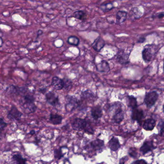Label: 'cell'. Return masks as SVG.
<instances>
[{
	"label": "cell",
	"instance_id": "40",
	"mask_svg": "<svg viewBox=\"0 0 164 164\" xmlns=\"http://www.w3.org/2000/svg\"><path fill=\"white\" fill-rule=\"evenodd\" d=\"M163 112H164V105H163Z\"/></svg>",
	"mask_w": 164,
	"mask_h": 164
},
{
	"label": "cell",
	"instance_id": "14",
	"mask_svg": "<svg viewBox=\"0 0 164 164\" xmlns=\"http://www.w3.org/2000/svg\"><path fill=\"white\" fill-rule=\"evenodd\" d=\"M97 70L100 72H107L110 70L108 63L105 60H103L100 63L96 65Z\"/></svg>",
	"mask_w": 164,
	"mask_h": 164
},
{
	"label": "cell",
	"instance_id": "13",
	"mask_svg": "<svg viewBox=\"0 0 164 164\" xmlns=\"http://www.w3.org/2000/svg\"><path fill=\"white\" fill-rule=\"evenodd\" d=\"M143 117V112L142 109H134L132 110L131 118L134 120H136L138 122H140Z\"/></svg>",
	"mask_w": 164,
	"mask_h": 164
},
{
	"label": "cell",
	"instance_id": "38",
	"mask_svg": "<svg viewBox=\"0 0 164 164\" xmlns=\"http://www.w3.org/2000/svg\"><path fill=\"white\" fill-rule=\"evenodd\" d=\"M35 131H31L30 132V134H31V135H33V134H35Z\"/></svg>",
	"mask_w": 164,
	"mask_h": 164
},
{
	"label": "cell",
	"instance_id": "2",
	"mask_svg": "<svg viewBox=\"0 0 164 164\" xmlns=\"http://www.w3.org/2000/svg\"><path fill=\"white\" fill-rule=\"evenodd\" d=\"M158 47L154 45H145L142 52V56L145 62H149L154 60L158 52Z\"/></svg>",
	"mask_w": 164,
	"mask_h": 164
},
{
	"label": "cell",
	"instance_id": "29",
	"mask_svg": "<svg viewBox=\"0 0 164 164\" xmlns=\"http://www.w3.org/2000/svg\"><path fill=\"white\" fill-rule=\"evenodd\" d=\"M54 157L56 159H60L63 156V154L62 153L61 149H56L54 152Z\"/></svg>",
	"mask_w": 164,
	"mask_h": 164
},
{
	"label": "cell",
	"instance_id": "21",
	"mask_svg": "<svg viewBox=\"0 0 164 164\" xmlns=\"http://www.w3.org/2000/svg\"><path fill=\"white\" fill-rule=\"evenodd\" d=\"M72 17L80 20L84 21L87 18V14L85 12L82 10H79L75 12Z\"/></svg>",
	"mask_w": 164,
	"mask_h": 164
},
{
	"label": "cell",
	"instance_id": "6",
	"mask_svg": "<svg viewBox=\"0 0 164 164\" xmlns=\"http://www.w3.org/2000/svg\"><path fill=\"white\" fill-rule=\"evenodd\" d=\"M45 98L46 102L53 107H57L60 105L58 96L53 92H49L46 93Z\"/></svg>",
	"mask_w": 164,
	"mask_h": 164
},
{
	"label": "cell",
	"instance_id": "16",
	"mask_svg": "<svg viewBox=\"0 0 164 164\" xmlns=\"http://www.w3.org/2000/svg\"><path fill=\"white\" fill-rule=\"evenodd\" d=\"M120 143L119 140L115 137H113L109 143V146L112 151H116L119 148Z\"/></svg>",
	"mask_w": 164,
	"mask_h": 164
},
{
	"label": "cell",
	"instance_id": "27",
	"mask_svg": "<svg viewBox=\"0 0 164 164\" xmlns=\"http://www.w3.org/2000/svg\"><path fill=\"white\" fill-rule=\"evenodd\" d=\"M159 134L161 136L164 137V120L160 121L158 125Z\"/></svg>",
	"mask_w": 164,
	"mask_h": 164
},
{
	"label": "cell",
	"instance_id": "18",
	"mask_svg": "<svg viewBox=\"0 0 164 164\" xmlns=\"http://www.w3.org/2000/svg\"><path fill=\"white\" fill-rule=\"evenodd\" d=\"M127 13L124 11H119L116 14V23L121 24L126 20Z\"/></svg>",
	"mask_w": 164,
	"mask_h": 164
},
{
	"label": "cell",
	"instance_id": "37",
	"mask_svg": "<svg viewBox=\"0 0 164 164\" xmlns=\"http://www.w3.org/2000/svg\"><path fill=\"white\" fill-rule=\"evenodd\" d=\"M145 41V38H141L139 39V41H138L139 42H141V43H143V42H144Z\"/></svg>",
	"mask_w": 164,
	"mask_h": 164
},
{
	"label": "cell",
	"instance_id": "11",
	"mask_svg": "<svg viewBox=\"0 0 164 164\" xmlns=\"http://www.w3.org/2000/svg\"><path fill=\"white\" fill-rule=\"evenodd\" d=\"M105 41L101 37H98L95 40L92 45V48L95 51L99 52L105 45Z\"/></svg>",
	"mask_w": 164,
	"mask_h": 164
},
{
	"label": "cell",
	"instance_id": "12",
	"mask_svg": "<svg viewBox=\"0 0 164 164\" xmlns=\"http://www.w3.org/2000/svg\"><path fill=\"white\" fill-rule=\"evenodd\" d=\"M91 115L94 119L97 120L101 118L103 115L101 107L99 105L92 107L91 109Z\"/></svg>",
	"mask_w": 164,
	"mask_h": 164
},
{
	"label": "cell",
	"instance_id": "41",
	"mask_svg": "<svg viewBox=\"0 0 164 164\" xmlns=\"http://www.w3.org/2000/svg\"><path fill=\"white\" fill-rule=\"evenodd\" d=\"M163 69H164V65H163Z\"/></svg>",
	"mask_w": 164,
	"mask_h": 164
},
{
	"label": "cell",
	"instance_id": "7",
	"mask_svg": "<svg viewBox=\"0 0 164 164\" xmlns=\"http://www.w3.org/2000/svg\"><path fill=\"white\" fill-rule=\"evenodd\" d=\"M115 107L113 119L115 123H119L124 119V113L122 111L120 103L119 104V103H118L115 104Z\"/></svg>",
	"mask_w": 164,
	"mask_h": 164
},
{
	"label": "cell",
	"instance_id": "26",
	"mask_svg": "<svg viewBox=\"0 0 164 164\" xmlns=\"http://www.w3.org/2000/svg\"><path fill=\"white\" fill-rule=\"evenodd\" d=\"M64 82V88L66 91H69L71 90L73 86V82L70 79L64 78L63 79Z\"/></svg>",
	"mask_w": 164,
	"mask_h": 164
},
{
	"label": "cell",
	"instance_id": "4",
	"mask_svg": "<svg viewBox=\"0 0 164 164\" xmlns=\"http://www.w3.org/2000/svg\"><path fill=\"white\" fill-rule=\"evenodd\" d=\"M65 98L67 101L65 104V109L68 112H72L80 106V101L75 97L67 96Z\"/></svg>",
	"mask_w": 164,
	"mask_h": 164
},
{
	"label": "cell",
	"instance_id": "23",
	"mask_svg": "<svg viewBox=\"0 0 164 164\" xmlns=\"http://www.w3.org/2000/svg\"><path fill=\"white\" fill-rule=\"evenodd\" d=\"M68 42L71 45L78 46L80 44V39L75 36H70L68 38Z\"/></svg>",
	"mask_w": 164,
	"mask_h": 164
},
{
	"label": "cell",
	"instance_id": "31",
	"mask_svg": "<svg viewBox=\"0 0 164 164\" xmlns=\"http://www.w3.org/2000/svg\"><path fill=\"white\" fill-rule=\"evenodd\" d=\"M7 124L6 123L5 121H3L2 118H1V132H2V131L3 130V129L6 127L7 126Z\"/></svg>",
	"mask_w": 164,
	"mask_h": 164
},
{
	"label": "cell",
	"instance_id": "20",
	"mask_svg": "<svg viewBox=\"0 0 164 164\" xmlns=\"http://www.w3.org/2000/svg\"><path fill=\"white\" fill-rule=\"evenodd\" d=\"M63 118L61 115L58 114H51L50 116V120L51 123L53 125H57L61 124Z\"/></svg>",
	"mask_w": 164,
	"mask_h": 164
},
{
	"label": "cell",
	"instance_id": "39",
	"mask_svg": "<svg viewBox=\"0 0 164 164\" xmlns=\"http://www.w3.org/2000/svg\"><path fill=\"white\" fill-rule=\"evenodd\" d=\"M1 47H2V38H1Z\"/></svg>",
	"mask_w": 164,
	"mask_h": 164
},
{
	"label": "cell",
	"instance_id": "28",
	"mask_svg": "<svg viewBox=\"0 0 164 164\" xmlns=\"http://www.w3.org/2000/svg\"><path fill=\"white\" fill-rule=\"evenodd\" d=\"M132 17H134L135 18H139L141 17V12L138 8H134L132 9V11L131 12Z\"/></svg>",
	"mask_w": 164,
	"mask_h": 164
},
{
	"label": "cell",
	"instance_id": "9",
	"mask_svg": "<svg viewBox=\"0 0 164 164\" xmlns=\"http://www.w3.org/2000/svg\"><path fill=\"white\" fill-rule=\"evenodd\" d=\"M51 85L55 90L57 91L61 90L63 89L64 86L63 79H61L58 76H53L52 79Z\"/></svg>",
	"mask_w": 164,
	"mask_h": 164
},
{
	"label": "cell",
	"instance_id": "24",
	"mask_svg": "<svg viewBox=\"0 0 164 164\" xmlns=\"http://www.w3.org/2000/svg\"><path fill=\"white\" fill-rule=\"evenodd\" d=\"M114 6L113 3L109 2V3H104L102 4L100 7V9L103 12H107L110 10L113 9Z\"/></svg>",
	"mask_w": 164,
	"mask_h": 164
},
{
	"label": "cell",
	"instance_id": "34",
	"mask_svg": "<svg viewBox=\"0 0 164 164\" xmlns=\"http://www.w3.org/2000/svg\"><path fill=\"white\" fill-rule=\"evenodd\" d=\"M39 91L41 93L45 94L46 92L47 89L46 88H41V89H39Z\"/></svg>",
	"mask_w": 164,
	"mask_h": 164
},
{
	"label": "cell",
	"instance_id": "8",
	"mask_svg": "<svg viewBox=\"0 0 164 164\" xmlns=\"http://www.w3.org/2000/svg\"><path fill=\"white\" fill-rule=\"evenodd\" d=\"M130 54L127 53L124 51L120 50L116 56V60L120 64H125L129 62Z\"/></svg>",
	"mask_w": 164,
	"mask_h": 164
},
{
	"label": "cell",
	"instance_id": "22",
	"mask_svg": "<svg viewBox=\"0 0 164 164\" xmlns=\"http://www.w3.org/2000/svg\"><path fill=\"white\" fill-rule=\"evenodd\" d=\"M127 104L129 107L132 109V110L137 107V102L136 98L133 96H129L127 97Z\"/></svg>",
	"mask_w": 164,
	"mask_h": 164
},
{
	"label": "cell",
	"instance_id": "17",
	"mask_svg": "<svg viewBox=\"0 0 164 164\" xmlns=\"http://www.w3.org/2000/svg\"><path fill=\"white\" fill-rule=\"evenodd\" d=\"M155 126V121L153 119H148L144 121L143 127L146 131H152Z\"/></svg>",
	"mask_w": 164,
	"mask_h": 164
},
{
	"label": "cell",
	"instance_id": "19",
	"mask_svg": "<svg viewBox=\"0 0 164 164\" xmlns=\"http://www.w3.org/2000/svg\"><path fill=\"white\" fill-rule=\"evenodd\" d=\"M154 148V147L153 146L152 142H146L141 147L140 151L143 153V154H145L148 152L152 151Z\"/></svg>",
	"mask_w": 164,
	"mask_h": 164
},
{
	"label": "cell",
	"instance_id": "10",
	"mask_svg": "<svg viewBox=\"0 0 164 164\" xmlns=\"http://www.w3.org/2000/svg\"><path fill=\"white\" fill-rule=\"evenodd\" d=\"M22 113L18 110L16 107L13 106L11 110L8 112V118L10 119H14L19 120L21 119Z\"/></svg>",
	"mask_w": 164,
	"mask_h": 164
},
{
	"label": "cell",
	"instance_id": "25",
	"mask_svg": "<svg viewBox=\"0 0 164 164\" xmlns=\"http://www.w3.org/2000/svg\"><path fill=\"white\" fill-rule=\"evenodd\" d=\"M13 158L17 164H26L27 159L23 158L20 154H15Z\"/></svg>",
	"mask_w": 164,
	"mask_h": 164
},
{
	"label": "cell",
	"instance_id": "36",
	"mask_svg": "<svg viewBox=\"0 0 164 164\" xmlns=\"http://www.w3.org/2000/svg\"><path fill=\"white\" fill-rule=\"evenodd\" d=\"M43 33V31H42V30H39L38 31V32H37V38H38V37H39L40 35H41Z\"/></svg>",
	"mask_w": 164,
	"mask_h": 164
},
{
	"label": "cell",
	"instance_id": "3",
	"mask_svg": "<svg viewBox=\"0 0 164 164\" xmlns=\"http://www.w3.org/2000/svg\"><path fill=\"white\" fill-rule=\"evenodd\" d=\"M72 127L75 130H84L86 132L93 134V131L91 125L86 121L84 119L76 118L72 123Z\"/></svg>",
	"mask_w": 164,
	"mask_h": 164
},
{
	"label": "cell",
	"instance_id": "35",
	"mask_svg": "<svg viewBox=\"0 0 164 164\" xmlns=\"http://www.w3.org/2000/svg\"><path fill=\"white\" fill-rule=\"evenodd\" d=\"M158 18H162L164 17V13H161L159 14L158 16Z\"/></svg>",
	"mask_w": 164,
	"mask_h": 164
},
{
	"label": "cell",
	"instance_id": "30",
	"mask_svg": "<svg viewBox=\"0 0 164 164\" xmlns=\"http://www.w3.org/2000/svg\"><path fill=\"white\" fill-rule=\"evenodd\" d=\"M129 154L133 158H136L137 156V153L135 148H131L129 150Z\"/></svg>",
	"mask_w": 164,
	"mask_h": 164
},
{
	"label": "cell",
	"instance_id": "33",
	"mask_svg": "<svg viewBox=\"0 0 164 164\" xmlns=\"http://www.w3.org/2000/svg\"><path fill=\"white\" fill-rule=\"evenodd\" d=\"M127 159V157H124V158H122V159H121L120 160V164H124L126 160Z\"/></svg>",
	"mask_w": 164,
	"mask_h": 164
},
{
	"label": "cell",
	"instance_id": "15",
	"mask_svg": "<svg viewBox=\"0 0 164 164\" xmlns=\"http://www.w3.org/2000/svg\"><path fill=\"white\" fill-rule=\"evenodd\" d=\"M90 146L95 151L100 150L104 146V142L100 139H97L91 142Z\"/></svg>",
	"mask_w": 164,
	"mask_h": 164
},
{
	"label": "cell",
	"instance_id": "32",
	"mask_svg": "<svg viewBox=\"0 0 164 164\" xmlns=\"http://www.w3.org/2000/svg\"><path fill=\"white\" fill-rule=\"evenodd\" d=\"M135 164H147L146 161L142 159L140 160H137V161H135L134 162Z\"/></svg>",
	"mask_w": 164,
	"mask_h": 164
},
{
	"label": "cell",
	"instance_id": "5",
	"mask_svg": "<svg viewBox=\"0 0 164 164\" xmlns=\"http://www.w3.org/2000/svg\"><path fill=\"white\" fill-rule=\"evenodd\" d=\"M158 97V95L156 92H149L145 96L144 102L147 107L151 108L155 104Z\"/></svg>",
	"mask_w": 164,
	"mask_h": 164
},
{
	"label": "cell",
	"instance_id": "1",
	"mask_svg": "<svg viewBox=\"0 0 164 164\" xmlns=\"http://www.w3.org/2000/svg\"><path fill=\"white\" fill-rule=\"evenodd\" d=\"M20 90L18 95L21 96L19 103L27 113H33L37 109L34 103L35 98L29 92V89L26 87H20Z\"/></svg>",
	"mask_w": 164,
	"mask_h": 164
}]
</instances>
